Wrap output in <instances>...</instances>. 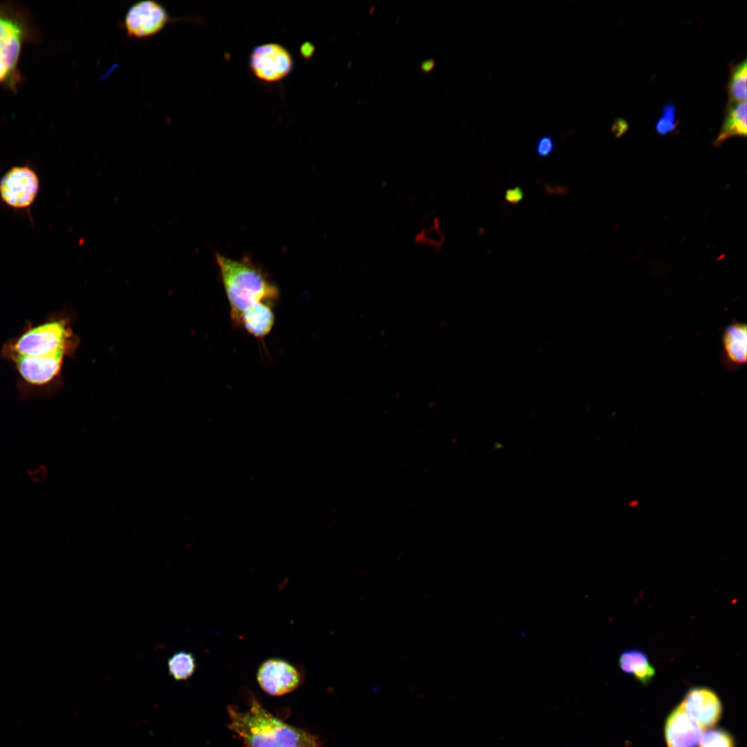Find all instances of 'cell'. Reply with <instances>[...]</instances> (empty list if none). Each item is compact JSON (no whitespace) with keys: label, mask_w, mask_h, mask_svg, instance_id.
Segmentation results:
<instances>
[{"label":"cell","mask_w":747,"mask_h":747,"mask_svg":"<svg viewBox=\"0 0 747 747\" xmlns=\"http://www.w3.org/2000/svg\"><path fill=\"white\" fill-rule=\"evenodd\" d=\"M445 241V234L440 229L438 219L423 228L416 236V241L430 247L436 251L439 250Z\"/></svg>","instance_id":"obj_17"},{"label":"cell","mask_w":747,"mask_h":747,"mask_svg":"<svg viewBox=\"0 0 747 747\" xmlns=\"http://www.w3.org/2000/svg\"><path fill=\"white\" fill-rule=\"evenodd\" d=\"M216 260L234 324L240 326L241 315L248 306L261 302L272 304L278 298L276 285L249 258L234 259L216 253Z\"/></svg>","instance_id":"obj_3"},{"label":"cell","mask_w":747,"mask_h":747,"mask_svg":"<svg viewBox=\"0 0 747 747\" xmlns=\"http://www.w3.org/2000/svg\"><path fill=\"white\" fill-rule=\"evenodd\" d=\"M311 747H316V746H311Z\"/></svg>","instance_id":"obj_24"},{"label":"cell","mask_w":747,"mask_h":747,"mask_svg":"<svg viewBox=\"0 0 747 747\" xmlns=\"http://www.w3.org/2000/svg\"><path fill=\"white\" fill-rule=\"evenodd\" d=\"M257 679L264 691L273 696H281L295 690L302 681L300 670L288 661L269 658L259 666Z\"/></svg>","instance_id":"obj_8"},{"label":"cell","mask_w":747,"mask_h":747,"mask_svg":"<svg viewBox=\"0 0 747 747\" xmlns=\"http://www.w3.org/2000/svg\"><path fill=\"white\" fill-rule=\"evenodd\" d=\"M524 198V192L519 186L508 189L504 194L505 201L511 205L518 204Z\"/></svg>","instance_id":"obj_21"},{"label":"cell","mask_w":747,"mask_h":747,"mask_svg":"<svg viewBox=\"0 0 747 747\" xmlns=\"http://www.w3.org/2000/svg\"><path fill=\"white\" fill-rule=\"evenodd\" d=\"M676 107L672 102L665 104L662 113L655 124V130L659 135L664 136L674 132L677 127Z\"/></svg>","instance_id":"obj_19"},{"label":"cell","mask_w":747,"mask_h":747,"mask_svg":"<svg viewBox=\"0 0 747 747\" xmlns=\"http://www.w3.org/2000/svg\"><path fill=\"white\" fill-rule=\"evenodd\" d=\"M721 361L727 370L737 371L747 363V326L732 321L721 335Z\"/></svg>","instance_id":"obj_11"},{"label":"cell","mask_w":747,"mask_h":747,"mask_svg":"<svg viewBox=\"0 0 747 747\" xmlns=\"http://www.w3.org/2000/svg\"><path fill=\"white\" fill-rule=\"evenodd\" d=\"M39 178L28 165L14 166L0 179V199L15 210H28L39 191Z\"/></svg>","instance_id":"obj_5"},{"label":"cell","mask_w":747,"mask_h":747,"mask_svg":"<svg viewBox=\"0 0 747 747\" xmlns=\"http://www.w3.org/2000/svg\"><path fill=\"white\" fill-rule=\"evenodd\" d=\"M746 61L744 59L736 65L731 71L728 86L730 104L746 100Z\"/></svg>","instance_id":"obj_16"},{"label":"cell","mask_w":747,"mask_h":747,"mask_svg":"<svg viewBox=\"0 0 747 747\" xmlns=\"http://www.w3.org/2000/svg\"><path fill=\"white\" fill-rule=\"evenodd\" d=\"M699 747H735L733 737L726 730L712 728L703 732Z\"/></svg>","instance_id":"obj_18"},{"label":"cell","mask_w":747,"mask_h":747,"mask_svg":"<svg viewBox=\"0 0 747 747\" xmlns=\"http://www.w3.org/2000/svg\"><path fill=\"white\" fill-rule=\"evenodd\" d=\"M435 66V62L433 59H427L424 61L421 65V69L423 72H430Z\"/></svg>","instance_id":"obj_23"},{"label":"cell","mask_w":747,"mask_h":747,"mask_svg":"<svg viewBox=\"0 0 747 747\" xmlns=\"http://www.w3.org/2000/svg\"><path fill=\"white\" fill-rule=\"evenodd\" d=\"M681 704L688 715L703 728L713 727L722 714V705L719 697L706 687L690 689Z\"/></svg>","instance_id":"obj_9"},{"label":"cell","mask_w":747,"mask_h":747,"mask_svg":"<svg viewBox=\"0 0 747 747\" xmlns=\"http://www.w3.org/2000/svg\"><path fill=\"white\" fill-rule=\"evenodd\" d=\"M315 50V47L313 44L310 42H305L300 46L299 53L304 59H309L313 55Z\"/></svg>","instance_id":"obj_22"},{"label":"cell","mask_w":747,"mask_h":747,"mask_svg":"<svg viewBox=\"0 0 747 747\" xmlns=\"http://www.w3.org/2000/svg\"><path fill=\"white\" fill-rule=\"evenodd\" d=\"M271 304L261 302L248 306L241 315L240 326H243L255 338H261L267 335L275 322Z\"/></svg>","instance_id":"obj_12"},{"label":"cell","mask_w":747,"mask_h":747,"mask_svg":"<svg viewBox=\"0 0 747 747\" xmlns=\"http://www.w3.org/2000/svg\"><path fill=\"white\" fill-rule=\"evenodd\" d=\"M167 665L168 673L174 680L186 681L195 672L196 661L192 652L181 650L168 658Z\"/></svg>","instance_id":"obj_15"},{"label":"cell","mask_w":747,"mask_h":747,"mask_svg":"<svg viewBox=\"0 0 747 747\" xmlns=\"http://www.w3.org/2000/svg\"><path fill=\"white\" fill-rule=\"evenodd\" d=\"M228 712L230 718L229 728L248 747L320 746L316 737L276 718L255 699L247 711L240 712L230 707Z\"/></svg>","instance_id":"obj_2"},{"label":"cell","mask_w":747,"mask_h":747,"mask_svg":"<svg viewBox=\"0 0 747 747\" xmlns=\"http://www.w3.org/2000/svg\"><path fill=\"white\" fill-rule=\"evenodd\" d=\"M249 66L257 79L273 83L282 80L291 73L293 59L284 46L266 43L253 48L250 54Z\"/></svg>","instance_id":"obj_6"},{"label":"cell","mask_w":747,"mask_h":747,"mask_svg":"<svg viewBox=\"0 0 747 747\" xmlns=\"http://www.w3.org/2000/svg\"><path fill=\"white\" fill-rule=\"evenodd\" d=\"M746 102L731 103L728 106L723 123L714 142V145L719 146L728 138L733 136L746 137Z\"/></svg>","instance_id":"obj_14"},{"label":"cell","mask_w":747,"mask_h":747,"mask_svg":"<svg viewBox=\"0 0 747 747\" xmlns=\"http://www.w3.org/2000/svg\"><path fill=\"white\" fill-rule=\"evenodd\" d=\"M166 9L154 0H142L127 10L122 22L129 38H148L160 33L172 21Z\"/></svg>","instance_id":"obj_7"},{"label":"cell","mask_w":747,"mask_h":747,"mask_svg":"<svg viewBox=\"0 0 747 747\" xmlns=\"http://www.w3.org/2000/svg\"><path fill=\"white\" fill-rule=\"evenodd\" d=\"M703 728L690 717L681 703L668 715L664 733L667 747H697Z\"/></svg>","instance_id":"obj_10"},{"label":"cell","mask_w":747,"mask_h":747,"mask_svg":"<svg viewBox=\"0 0 747 747\" xmlns=\"http://www.w3.org/2000/svg\"><path fill=\"white\" fill-rule=\"evenodd\" d=\"M557 147V142L551 135L540 137L535 145V154L538 158L545 159L550 157Z\"/></svg>","instance_id":"obj_20"},{"label":"cell","mask_w":747,"mask_h":747,"mask_svg":"<svg viewBox=\"0 0 747 747\" xmlns=\"http://www.w3.org/2000/svg\"><path fill=\"white\" fill-rule=\"evenodd\" d=\"M618 664L620 670L632 675L643 685L650 682L655 675V668L647 654L638 649H628L620 654Z\"/></svg>","instance_id":"obj_13"},{"label":"cell","mask_w":747,"mask_h":747,"mask_svg":"<svg viewBox=\"0 0 747 747\" xmlns=\"http://www.w3.org/2000/svg\"><path fill=\"white\" fill-rule=\"evenodd\" d=\"M32 34L28 17L20 8L0 3V84L16 89L22 47Z\"/></svg>","instance_id":"obj_4"},{"label":"cell","mask_w":747,"mask_h":747,"mask_svg":"<svg viewBox=\"0 0 747 747\" xmlns=\"http://www.w3.org/2000/svg\"><path fill=\"white\" fill-rule=\"evenodd\" d=\"M76 343L70 320L62 314H51L36 324L27 321L0 351L17 374L18 396L27 400L55 394L61 385L64 360Z\"/></svg>","instance_id":"obj_1"}]
</instances>
